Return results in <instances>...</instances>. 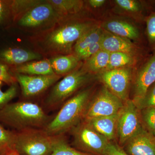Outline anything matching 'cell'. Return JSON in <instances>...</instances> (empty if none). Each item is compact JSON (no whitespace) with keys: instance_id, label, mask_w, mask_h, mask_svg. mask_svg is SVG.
<instances>
[{"instance_id":"obj_1","label":"cell","mask_w":155,"mask_h":155,"mask_svg":"<svg viewBox=\"0 0 155 155\" xmlns=\"http://www.w3.org/2000/svg\"><path fill=\"white\" fill-rule=\"evenodd\" d=\"M52 118L41 106L28 101L10 103L0 110V123L16 131L44 128Z\"/></svg>"},{"instance_id":"obj_2","label":"cell","mask_w":155,"mask_h":155,"mask_svg":"<svg viewBox=\"0 0 155 155\" xmlns=\"http://www.w3.org/2000/svg\"><path fill=\"white\" fill-rule=\"evenodd\" d=\"M92 97L91 90L88 88L71 97L43 129L51 135H65L70 132L84 119Z\"/></svg>"},{"instance_id":"obj_3","label":"cell","mask_w":155,"mask_h":155,"mask_svg":"<svg viewBox=\"0 0 155 155\" xmlns=\"http://www.w3.org/2000/svg\"><path fill=\"white\" fill-rule=\"evenodd\" d=\"M13 130L14 149L19 155H51L64 135H50L43 128Z\"/></svg>"},{"instance_id":"obj_4","label":"cell","mask_w":155,"mask_h":155,"mask_svg":"<svg viewBox=\"0 0 155 155\" xmlns=\"http://www.w3.org/2000/svg\"><path fill=\"white\" fill-rule=\"evenodd\" d=\"M90 78L86 70H77L70 72L55 84L42 107L45 111L59 109L75 92L86 84Z\"/></svg>"},{"instance_id":"obj_5","label":"cell","mask_w":155,"mask_h":155,"mask_svg":"<svg viewBox=\"0 0 155 155\" xmlns=\"http://www.w3.org/2000/svg\"><path fill=\"white\" fill-rule=\"evenodd\" d=\"M72 137V146L83 152L104 155L110 141L95 130L87 121L84 119L70 131Z\"/></svg>"},{"instance_id":"obj_6","label":"cell","mask_w":155,"mask_h":155,"mask_svg":"<svg viewBox=\"0 0 155 155\" xmlns=\"http://www.w3.org/2000/svg\"><path fill=\"white\" fill-rule=\"evenodd\" d=\"M124 103L106 87L103 86L92 97L84 119L113 116L119 114Z\"/></svg>"},{"instance_id":"obj_7","label":"cell","mask_w":155,"mask_h":155,"mask_svg":"<svg viewBox=\"0 0 155 155\" xmlns=\"http://www.w3.org/2000/svg\"><path fill=\"white\" fill-rule=\"evenodd\" d=\"M142 127L139 110L133 101L129 99L124 102L119 113L116 142L122 147Z\"/></svg>"},{"instance_id":"obj_8","label":"cell","mask_w":155,"mask_h":155,"mask_svg":"<svg viewBox=\"0 0 155 155\" xmlns=\"http://www.w3.org/2000/svg\"><path fill=\"white\" fill-rule=\"evenodd\" d=\"M91 27L88 23L83 22L63 25L50 34L47 43L49 46L58 51H67Z\"/></svg>"},{"instance_id":"obj_9","label":"cell","mask_w":155,"mask_h":155,"mask_svg":"<svg viewBox=\"0 0 155 155\" xmlns=\"http://www.w3.org/2000/svg\"><path fill=\"white\" fill-rule=\"evenodd\" d=\"M132 78L131 69L127 67L104 71L100 75L104 86L124 103L129 99Z\"/></svg>"},{"instance_id":"obj_10","label":"cell","mask_w":155,"mask_h":155,"mask_svg":"<svg viewBox=\"0 0 155 155\" xmlns=\"http://www.w3.org/2000/svg\"><path fill=\"white\" fill-rule=\"evenodd\" d=\"M14 76L21 87L22 96L25 98L32 97L41 94L57 83L61 77L56 74L30 75L19 73H15Z\"/></svg>"},{"instance_id":"obj_11","label":"cell","mask_w":155,"mask_h":155,"mask_svg":"<svg viewBox=\"0 0 155 155\" xmlns=\"http://www.w3.org/2000/svg\"><path fill=\"white\" fill-rule=\"evenodd\" d=\"M155 82V51L137 73L133 82V101L139 99Z\"/></svg>"},{"instance_id":"obj_12","label":"cell","mask_w":155,"mask_h":155,"mask_svg":"<svg viewBox=\"0 0 155 155\" xmlns=\"http://www.w3.org/2000/svg\"><path fill=\"white\" fill-rule=\"evenodd\" d=\"M57 13L48 1H42L22 14L18 20V24L25 27H37L51 19Z\"/></svg>"},{"instance_id":"obj_13","label":"cell","mask_w":155,"mask_h":155,"mask_svg":"<svg viewBox=\"0 0 155 155\" xmlns=\"http://www.w3.org/2000/svg\"><path fill=\"white\" fill-rule=\"evenodd\" d=\"M122 148L129 155H155V136L142 127Z\"/></svg>"},{"instance_id":"obj_14","label":"cell","mask_w":155,"mask_h":155,"mask_svg":"<svg viewBox=\"0 0 155 155\" xmlns=\"http://www.w3.org/2000/svg\"><path fill=\"white\" fill-rule=\"evenodd\" d=\"M119 113L113 116L84 119L108 140L116 141Z\"/></svg>"},{"instance_id":"obj_15","label":"cell","mask_w":155,"mask_h":155,"mask_svg":"<svg viewBox=\"0 0 155 155\" xmlns=\"http://www.w3.org/2000/svg\"><path fill=\"white\" fill-rule=\"evenodd\" d=\"M101 49L111 53L121 52L130 54L134 51V45L129 40L104 31L100 41Z\"/></svg>"},{"instance_id":"obj_16","label":"cell","mask_w":155,"mask_h":155,"mask_svg":"<svg viewBox=\"0 0 155 155\" xmlns=\"http://www.w3.org/2000/svg\"><path fill=\"white\" fill-rule=\"evenodd\" d=\"M41 58L38 53L19 48H9L0 52V59L11 65H21Z\"/></svg>"},{"instance_id":"obj_17","label":"cell","mask_w":155,"mask_h":155,"mask_svg":"<svg viewBox=\"0 0 155 155\" xmlns=\"http://www.w3.org/2000/svg\"><path fill=\"white\" fill-rule=\"evenodd\" d=\"M104 27L108 32L127 39H136L139 37L137 28L125 21L111 20L106 22Z\"/></svg>"},{"instance_id":"obj_18","label":"cell","mask_w":155,"mask_h":155,"mask_svg":"<svg viewBox=\"0 0 155 155\" xmlns=\"http://www.w3.org/2000/svg\"><path fill=\"white\" fill-rule=\"evenodd\" d=\"M15 73L30 75H51L56 74L50 61H32L19 65L15 69Z\"/></svg>"},{"instance_id":"obj_19","label":"cell","mask_w":155,"mask_h":155,"mask_svg":"<svg viewBox=\"0 0 155 155\" xmlns=\"http://www.w3.org/2000/svg\"><path fill=\"white\" fill-rule=\"evenodd\" d=\"M104 30L99 26H91L78 39L75 45L74 50L78 58L88 48L101 40Z\"/></svg>"},{"instance_id":"obj_20","label":"cell","mask_w":155,"mask_h":155,"mask_svg":"<svg viewBox=\"0 0 155 155\" xmlns=\"http://www.w3.org/2000/svg\"><path fill=\"white\" fill-rule=\"evenodd\" d=\"M79 61L77 56L72 55L57 56L50 60L54 72L60 76L71 72L77 67Z\"/></svg>"},{"instance_id":"obj_21","label":"cell","mask_w":155,"mask_h":155,"mask_svg":"<svg viewBox=\"0 0 155 155\" xmlns=\"http://www.w3.org/2000/svg\"><path fill=\"white\" fill-rule=\"evenodd\" d=\"M110 53L101 49L87 60V72L97 73L105 71L110 60Z\"/></svg>"},{"instance_id":"obj_22","label":"cell","mask_w":155,"mask_h":155,"mask_svg":"<svg viewBox=\"0 0 155 155\" xmlns=\"http://www.w3.org/2000/svg\"><path fill=\"white\" fill-rule=\"evenodd\" d=\"M48 2L58 13L75 14L82 8L83 2L78 0H50Z\"/></svg>"},{"instance_id":"obj_23","label":"cell","mask_w":155,"mask_h":155,"mask_svg":"<svg viewBox=\"0 0 155 155\" xmlns=\"http://www.w3.org/2000/svg\"><path fill=\"white\" fill-rule=\"evenodd\" d=\"M14 151V130H7L0 123V155H10Z\"/></svg>"},{"instance_id":"obj_24","label":"cell","mask_w":155,"mask_h":155,"mask_svg":"<svg viewBox=\"0 0 155 155\" xmlns=\"http://www.w3.org/2000/svg\"><path fill=\"white\" fill-rule=\"evenodd\" d=\"M133 62L134 58L130 54L121 52L111 53L109 64L104 71L127 67Z\"/></svg>"},{"instance_id":"obj_25","label":"cell","mask_w":155,"mask_h":155,"mask_svg":"<svg viewBox=\"0 0 155 155\" xmlns=\"http://www.w3.org/2000/svg\"><path fill=\"white\" fill-rule=\"evenodd\" d=\"M139 110L142 126L155 136V107L145 108Z\"/></svg>"},{"instance_id":"obj_26","label":"cell","mask_w":155,"mask_h":155,"mask_svg":"<svg viewBox=\"0 0 155 155\" xmlns=\"http://www.w3.org/2000/svg\"><path fill=\"white\" fill-rule=\"evenodd\" d=\"M51 155H96L84 153L70 145L66 135L62 137Z\"/></svg>"},{"instance_id":"obj_27","label":"cell","mask_w":155,"mask_h":155,"mask_svg":"<svg viewBox=\"0 0 155 155\" xmlns=\"http://www.w3.org/2000/svg\"><path fill=\"white\" fill-rule=\"evenodd\" d=\"M133 102L138 110L150 107H155V82L148 89L142 97Z\"/></svg>"},{"instance_id":"obj_28","label":"cell","mask_w":155,"mask_h":155,"mask_svg":"<svg viewBox=\"0 0 155 155\" xmlns=\"http://www.w3.org/2000/svg\"><path fill=\"white\" fill-rule=\"evenodd\" d=\"M42 2V1H12L11 2V13L14 17L20 14H24L28 10Z\"/></svg>"},{"instance_id":"obj_29","label":"cell","mask_w":155,"mask_h":155,"mask_svg":"<svg viewBox=\"0 0 155 155\" xmlns=\"http://www.w3.org/2000/svg\"><path fill=\"white\" fill-rule=\"evenodd\" d=\"M17 91L18 89L16 84L10 86L5 91L2 90L0 85V110L10 104V102L17 95Z\"/></svg>"},{"instance_id":"obj_30","label":"cell","mask_w":155,"mask_h":155,"mask_svg":"<svg viewBox=\"0 0 155 155\" xmlns=\"http://www.w3.org/2000/svg\"><path fill=\"white\" fill-rule=\"evenodd\" d=\"M115 3L121 8L130 12H138L141 9L138 2L134 0H116Z\"/></svg>"},{"instance_id":"obj_31","label":"cell","mask_w":155,"mask_h":155,"mask_svg":"<svg viewBox=\"0 0 155 155\" xmlns=\"http://www.w3.org/2000/svg\"><path fill=\"white\" fill-rule=\"evenodd\" d=\"M147 32L150 43L155 46V13L147 18Z\"/></svg>"},{"instance_id":"obj_32","label":"cell","mask_w":155,"mask_h":155,"mask_svg":"<svg viewBox=\"0 0 155 155\" xmlns=\"http://www.w3.org/2000/svg\"><path fill=\"white\" fill-rule=\"evenodd\" d=\"M0 81L10 85L17 83L15 76L9 72L8 68L5 64L0 63Z\"/></svg>"},{"instance_id":"obj_33","label":"cell","mask_w":155,"mask_h":155,"mask_svg":"<svg viewBox=\"0 0 155 155\" xmlns=\"http://www.w3.org/2000/svg\"><path fill=\"white\" fill-rule=\"evenodd\" d=\"M104 155H129L116 141H110L107 146Z\"/></svg>"},{"instance_id":"obj_34","label":"cell","mask_w":155,"mask_h":155,"mask_svg":"<svg viewBox=\"0 0 155 155\" xmlns=\"http://www.w3.org/2000/svg\"><path fill=\"white\" fill-rule=\"evenodd\" d=\"M101 50L100 41L88 48L86 51L81 55L78 58L80 60H87Z\"/></svg>"},{"instance_id":"obj_35","label":"cell","mask_w":155,"mask_h":155,"mask_svg":"<svg viewBox=\"0 0 155 155\" xmlns=\"http://www.w3.org/2000/svg\"><path fill=\"white\" fill-rule=\"evenodd\" d=\"M10 12H11V2L0 1V24L4 22Z\"/></svg>"},{"instance_id":"obj_36","label":"cell","mask_w":155,"mask_h":155,"mask_svg":"<svg viewBox=\"0 0 155 155\" xmlns=\"http://www.w3.org/2000/svg\"><path fill=\"white\" fill-rule=\"evenodd\" d=\"M90 5L94 8L101 7L105 3V0H90L88 1Z\"/></svg>"},{"instance_id":"obj_37","label":"cell","mask_w":155,"mask_h":155,"mask_svg":"<svg viewBox=\"0 0 155 155\" xmlns=\"http://www.w3.org/2000/svg\"><path fill=\"white\" fill-rule=\"evenodd\" d=\"M10 155H19L17 153H16V152L14 151V152L12 153Z\"/></svg>"}]
</instances>
